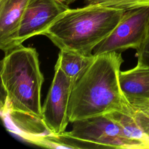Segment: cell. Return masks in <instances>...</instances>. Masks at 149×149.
<instances>
[{"label": "cell", "mask_w": 149, "mask_h": 149, "mask_svg": "<svg viewBox=\"0 0 149 149\" xmlns=\"http://www.w3.org/2000/svg\"><path fill=\"white\" fill-rule=\"evenodd\" d=\"M85 1L87 4H97L125 10L149 7V0H85Z\"/></svg>", "instance_id": "7c38bea8"}, {"label": "cell", "mask_w": 149, "mask_h": 149, "mask_svg": "<svg viewBox=\"0 0 149 149\" xmlns=\"http://www.w3.org/2000/svg\"><path fill=\"white\" fill-rule=\"evenodd\" d=\"M1 113L17 112L42 120L41 90L44 77L38 53L22 44L5 52L1 66Z\"/></svg>", "instance_id": "3957f363"}, {"label": "cell", "mask_w": 149, "mask_h": 149, "mask_svg": "<svg viewBox=\"0 0 149 149\" xmlns=\"http://www.w3.org/2000/svg\"><path fill=\"white\" fill-rule=\"evenodd\" d=\"M59 1H61L62 3H63L64 4H65L66 5L69 6V5L74 3L77 0H59Z\"/></svg>", "instance_id": "2e32d148"}, {"label": "cell", "mask_w": 149, "mask_h": 149, "mask_svg": "<svg viewBox=\"0 0 149 149\" xmlns=\"http://www.w3.org/2000/svg\"><path fill=\"white\" fill-rule=\"evenodd\" d=\"M125 9L87 4L68 9L44 33L60 49L85 56L93 55L120 21Z\"/></svg>", "instance_id": "7a4b0ae2"}, {"label": "cell", "mask_w": 149, "mask_h": 149, "mask_svg": "<svg viewBox=\"0 0 149 149\" xmlns=\"http://www.w3.org/2000/svg\"><path fill=\"white\" fill-rule=\"evenodd\" d=\"M75 83L55 66L53 80L42 106V121L52 134H60L67 127L70 97Z\"/></svg>", "instance_id": "8992f818"}, {"label": "cell", "mask_w": 149, "mask_h": 149, "mask_svg": "<svg viewBox=\"0 0 149 149\" xmlns=\"http://www.w3.org/2000/svg\"><path fill=\"white\" fill-rule=\"evenodd\" d=\"M29 0H0V48L5 53L16 46L20 22Z\"/></svg>", "instance_id": "9c48e42d"}, {"label": "cell", "mask_w": 149, "mask_h": 149, "mask_svg": "<svg viewBox=\"0 0 149 149\" xmlns=\"http://www.w3.org/2000/svg\"><path fill=\"white\" fill-rule=\"evenodd\" d=\"M119 81L122 93L132 107L149 102V66L137 63L129 70L120 72Z\"/></svg>", "instance_id": "ba28073f"}, {"label": "cell", "mask_w": 149, "mask_h": 149, "mask_svg": "<svg viewBox=\"0 0 149 149\" xmlns=\"http://www.w3.org/2000/svg\"><path fill=\"white\" fill-rule=\"evenodd\" d=\"M95 56H85L71 51L60 49L56 66L76 82L86 71Z\"/></svg>", "instance_id": "30bf717a"}, {"label": "cell", "mask_w": 149, "mask_h": 149, "mask_svg": "<svg viewBox=\"0 0 149 149\" xmlns=\"http://www.w3.org/2000/svg\"><path fill=\"white\" fill-rule=\"evenodd\" d=\"M66 134L74 139L79 148H143V143L127 138L120 126L108 115L72 122Z\"/></svg>", "instance_id": "277c9868"}, {"label": "cell", "mask_w": 149, "mask_h": 149, "mask_svg": "<svg viewBox=\"0 0 149 149\" xmlns=\"http://www.w3.org/2000/svg\"><path fill=\"white\" fill-rule=\"evenodd\" d=\"M134 117L141 130L149 136V105L133 107Z\"/></svg>", "instance_id": "4fadbf2b"}, {"label": "cell", "mask_w": 149, "mask_h": 149, "mask_svg": "<svg viewBox=\"0 0 149 149\" xmlns=\"http://www.w3.org/2000/svg\"><path fill=\"white\" fill-rule=\"evenodd\" d=\"M69 9L59 0H29L16 37V46L34 36L43 34L55 20Z\"/></svg>", "instance_id": "52a82bcc"}, {"label": "cell", "mask_w": 149, "mask_h": 149, "mask_svg": "<svg viewBox=\"0 0 149 149\" xmlns=\"http://www.w3.org/2000/svg\"><path fill=\"white\" fill-rule=\"evenodd\" d=\"M143 148H149V136H146L143 140Z\"/></svg>", "instance_id": "9a60e30c"}, {"label": "cell", "mask_w": 149, "mask_h": 149, "mask_svg": "<svg viewBox=\"0 0 149 149\" xmlns=\"http://www.w3.org/2000/svg\"><path fill=\"white\" fill-rule=\"evenodd\" d=\"M134 111L132 113H126L120 111H113L107 113L115 120L122 127L125 136L132 140L142 142L147 136L141 130L133 115Z\"/></svg>", "instance_id": "8fae6325"}, {"label": "cell", "mask_w": 149, "mask_h": 149, "mask_svg": "<svg viewBox=\"0 0 149 149\" xmlns=\"http://www.w3.org/2000/svg\"><path fill=\"white\" fill-rule=\"evenodd\" d=\"M123 62L121 53L116 51L95 56L72 91L68 108L69 122L116 111L133 112L120 88L119 75Z\"/></svg>", "instance_id": "6da1fadb"}, {"label": "cell", "mask_w": 149, "mask_h": 149, "mask_svg": "<svg viewBox=\"0 0 149 149\" xmlns=\"http://www.w3.org/2000/svg\"><path fill=\"white\" fill-rule=\"evenodd\" d=\"M149 105V102H147V103H145V104H144L143 105ZM141 105V106H142Z\"/></svg>", "instance_id": "e0dca14e"}, {"label": "cell", "mask_w": 149, "mask_h": 149, "mask_svg": "<svg viewBox=\"0 0 149 149\" xmlns=\"http://www.w3.org/2000/svg\"><path fill=\"white\" fill-rule=\"evenodd\" d=\"M136 51L137 63L149 66V34Z\"/></svg>", "instance_id": "5bb4252c"}, {"label": "cell", "mask_w": 149, "mask_h": 149, "mask_svg": "<svg viewBox=\"0 0 149 149\" xmlns=\"http://www.w3.org/2000/svg\"><path fill=\"white\" fill-rule=\"evenodd\" d=\"M149 34V7L125 10L112 32L93 50L95 56L100 54L123 51L139 48Z\"/></svg>", "instance_id": "5b68a950"}]
</instances>
